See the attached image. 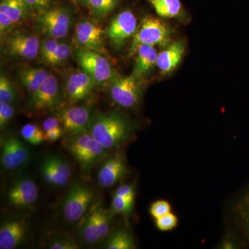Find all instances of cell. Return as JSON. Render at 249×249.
Listing matches in <instances>:
<instances>
[{"instance_id":"obj_2","label":"cell","mask_w":249,"mask_h":249,"mask_svg":"<svg viewBox=\"0 0 249 249\" xmlns=\"http://www.w3.org/2000/svg\"><path fill=\"white\" fill-rule=\"evenodd\" d=\"M62 143L85 172L102 160L107 151L89 132L67 137Z\"/></svg>"},{"instance_id":"obj_1","label":"cell","mask_w":249,"mask_h":249,"mask_svg":"<svg viewBox=\"0 0 249 249\" xmlns=\"http://www.w3.org/2000/svg\"><path fill=\"white\" fill-rule=\"evenodd\" d=\"M129 123L119 113L95 114L91 118L89 132L107 150H114L125 142L130 133Z\"/></svg>"},{"instance_id":"obj_3","label":"cell","mask_w":249,"mask_h":249,"mask_svg":"<svg viewBox=\"0 0 249 249\" xmlns=\"http://www.w3.org/2000/svg\"><path fill=\"white\" fill-rule=\"evenodd\" d=\"M172 39V31L160 19L151 16H146L142 19L132 37L129 50V56L136 53L141 45L160 46L165 47L170 45Z\"/></svg>"},{"instance_id":"obj_5","label":"cell","mask_w":249,"mask_h":249,"mask_svg":"<svg viewBox=\"0 0 249 249\" xmlns=\"http://www.w3.org/2000/svg\"><path fill=\"white\" fill-rule=\"evenodd\" d=\"M109 84L110 96L116 104L127 109L137 106L142 96L141 79L132 74L129 76L117 74Z\"/></svg>"},{"instance_id":"obj_28","label":"cell","mask_w":249,"mask_h":249,"mask_svg":"<svg viewBox=\"0 0 249 249\" xmlns=\"http://www.w3.org/2000/svg\"><path fill=\"white\" fill-rule=\"evenodd\" d=\"M93 211L99 233L100 241H102L105 240L109 234L110 229V214L102 208H97Z\"/></svg>"},{"instance_id":"obj_36","label":"cell","mask_w":249,"mask_h":249,"mask_svg":"<svg viewBox=\"0 0 249 249\" xmlns=\"http://www.w3.org/2000/svg\"><path fill=\"white\" fill-rule=\"evenodd\" d=\"M15 114L14 107L10 103L0 102V127H4Z\"/></svg>"},{"instance_id":"obj_32","label":"cell","mask_w":249,"mask_h":249,"mask_svg":"<svg viewBox=\"0 0 249 249\" xmlns=\"http://www.w3.org/2000/svg\"><path fill=\"white\" fill-rule=\"evenodd\" d=\"M47 247L50 249H78L79 247L71 237L60 235L49 241Z\"/></svg>"},{"instance_id":"obj_11","label":"cell","mask_w":249,"mask_h":249,"mask_svg":"<svg viewBox=\"0 0 249 249\" xmlns=\"http://www.w3.org/2000/svg\"><path fill=\"white\" fill-rule=\"evenodd\" d=\"M3 47L4 53L10 56L33 60L40 53V40L29 34H14L5 39Z\"/></svg>"},{"instance_id":"obj_37","label":"cell","mask_w":249,"mask_h":249,"mask_svg":"<svg viewBox=\"0 0 249 249\" xmlns=\"http://www.w3.org/2000/svg\"><path fill=\"white\" fill-rule=\"evenodd\" d=\"M60 42L56 39L49 38L48 40L44 41L40 49V55L44 61L45 62L47 58L55 52Z\"/></svg>"},{"instance_id":"obj_31","label":"cell","mask_w":249,"mask_h":249,"mask_svg":"<svg viewBox=\"0 0 249 249\" xmlns=\"http://www.w3.org/2000/svg\"><path fill=\"white\" fill-rule=\"evenodd\" d=\"M71 53V48L68 44L60 42L58 47L46 60V63L51 65H57L65 62Z\"/></svg>"},{"instance_id":"obj_38","label":"cell","mask_w":249,"mask_h":249,"mask_svg":"<svg viewBox=\"0 0 249 249\" xmlns=\"http://www.w3.org/2000/svg\"><path fill=\"white\" fill-rule=\"evenodd\" d=\"M16 23L9 16L0 11V31L1 34H8L12 31Z\"/></svg>"},{"instance_id":"obj_29","label":"cell","mask_w":249,"mask_h":249,"mask_svg":"<svg viewBox=\"0 0 249 249\" xmlns=\"http://www.w3.org/2000/svg\"><path fill=\"white\" fill-rule=\"evenodd\" d=\"M235 213L246 235L249 239V193L235 206Z\"/></svg>"},{"instance_id":"obj_21","label":"cell","mask_w":249,"mask_h":249,"mask_svg":"<svg viewBox=\"0 0 249 249\" xmlns=\"http://www.w3.org/2000/svg\"><path fill=\"white\" fill-rule=\"evenodd\" d=\"M50 73L41 67H29L23 69L18 73V77L23 88L29 92L36 91L49 78Z\"/></svg>"},{"instance_id":"obj_42","label":"cell","mask_w":249,"mask_h":249,"mask_svg":"<svg viewBox=\"0 0 249 249\" xmlns=\"http://www.w3.org/2000/svg\"><path fill=\"white\" fill-rule=\"evenodd\" d=\"M64 134L63 129L62 127L52 129V130L48 131L45 132V141L47 142H55L58 140Z\"/></svg>"},{"instance_id":"obj_33","label":"cell","mask_w":249,"mask_h":249,"mask_svg":"<svg viewBox=\"0 0 249 249\" xmlns=\"http://www.w3.org/2000/svg\"><path fill=\"white\" fill-rule=\"evenodd\" d=\"M134 201L114 196L111 201V209L113 213L118 214H128L133 208Z\"/></svg>"},{"instance_id":"obj_16","label":"cell","mask_w":249,"mask_h":249,"mask_svg":"<svg viewBox=\"0 0 249 249\" xmlns=\"http://www.w3.org/2000/svg\"><path fill=\"white\" fill-rule=\"evenodd\" d=\"M94 80L83 70L73 71L67 78L65 91L72 102L83 101L89 96L96 86Z\"/></svg>"},{"instance_id":"obj_34","label":"cell","mask_w":249,"mask_h":249,"mask_svg":"<svg viewBox=\"0 0 249 249\" xmlns=\"http://www.w3.org/2000/svg\"><path fill=\"white\" fill-rule=\"evenodd\" d=\"M155 222L157 229L160 231H169L178 225V218L175 214L170 212L158 219H156Z\"/></svg>"},{"instance_id":"obj_6","label":"cell","mask_w":249,"mask_h":249,"mask_svg":"<svg viewBox=\"0 0 249 249\" xmlns=\"http://www.w3.org/2000/svg\"><path fill=\"white\" fill-rule=\"evenodd\" d=\"M94 193L91 188L79 183H73L62 204V215L69 222L80 220L92 201Z\"/></svg>"},{"instance_id":"obj_20","label":"cell","mask_w":249,"mask_h":249,"mask_svg":"<svg viewBox=\"0 0 249 249\" xmlns=\"http://www.w3.org/2000/svg\"><path fill=\"white\" fill-rule=\"evenodd\" d=\"M135 54H137V60L132 74L142 79L157 66L159 54L155 47L146 45L139 46Z\"/></svg>"},{"instance_id":"obj_40","label":"cell","mask_w":249,"mask_h":249,"mask_svg":"<svg viewBox=\"0 0 249 249\" xmlns=\"http://www.w3.org/2000/svg\"><path fill=\"white\" fill-rule=\"evenodd\" d=\"M114 196H121L124 199L134 201V196H135L134 187L132 185H122L116 190Z\"/></svg>"},{"instance_id":"obj_8","label":"cell","mask_w":249,"mask_h":249,"mask_svg":"<svg viewBox=\"0 0 249 249\" xmlns=\"http://www.w3.org/2000/svg\"><path fill=\"white\" fill-rule=\"evenodd\" d=\"M67 137L89 131L91 118L90 108L86 106H74L62 108L55 113Z\"/></svg>"},{"instance_id":"obj_25","label":"cell","mask_w":249,"mask_h":249,"mask_svg":"<svg viewBox=\"0 0 249 249\" xmlns=\"http://www.w3.org/2000/svg\"><path fill=\"white\" fill-rule=\"evenodd\" d=\"M120 0H90L88 7L96 19H103L115 9Z\"/></svg>"},{"instance_id":"obj_4","label":"cell","mask_w":249,"mask_h":249,"mask_svg":"<svg viewBox=\"0 0 249 249\" xmlns=\"http://www.w3.org/2000/svg\"><path fill=\"white\" fill-rule=\"evenodd\" d=\"M75 56L81 70L89 75L96 85L109 83L117 75L104 54L100 52L80 47Z\"/></svg>"},{"instance_id":"obj_24","label":"cell","mask_w":249,"mask_h":249,"mask_svg":"<svg viewBox=\"0 0 249 249\" xmlns=\"http://www.w3.org/2000/svg\"><path fill=\"white\" fill-rule=\"evenodd\" d=\"M107 249H132L135 248L132 236L124 229H118L111 234L106 245Z\"/></svg>"},{"instance_id":"obj_13","label":"cell","mask_w":249,"mask_h":249,"mask_svg":"<svg viewBox=\"0 0 249 249\" xmlns=\"http://www.w3.org/2000/svg\"><path fill=\"white\" fill-rule=\"evenodd\" d=\"M1 164L4 169L13 171L19 169L29 160V152L17 137L10 136L1 142Z\"/></svg>"},{"instance_id":"obj_41","label":"cell","mask_w":249,"mask_h":249,"mask_svg":"<svg viewBox=\"0 0 249 249\" xmlns=\"http://www.w3.org/2000/svg\"><path fill=\"white\" fill-rule=\"evenodd\" d=\"M42 127H43L44 132H48V131L52 130V129L62 127V124H60V121L58 118L55 116L52 117H49L43 121L42 124Z\"/></svg>"},{"instance_id":"obj_27","label":"cell","mask_w":249,"mask_h":249,"mask_svg":"<svg viewBox=\"0 0 249 249\" xmlns=\"http://www.w3.org/2000/svg\"><path fill=\"white\" fill-rule=\"evenodd\" d=\"M21 136L33 145H38L45 142V132L35 124H24L21 128Z\"/></svg>"},{"instance_id":"obj_39","label":"cell","mask_w":249,"mask_h":249,"mask_svg":"<svg viewBox=\"0 0 249 249\" xmlns=\"http://www.w3.org/2000/svg\"><path fill=\"white\" fill-rule=\"evenodd\" d=\"M26 4L29 6L31 11L42 12L48 9L50 6L52 0H24Z\"/></svg>"},{"instance_id":"obj_14","label":"cell","mask_w":249,"mask_h":249,"mask_svg":"<svg viewBox=\"0 0 249 249\" xmlns=\"http://www.w3.org/2000/svg\"><path fill=\"white\" fill-rule=\"evenodd\" d=\"M75 36L80 47L96 51L103 54L107 53L105 45L106 30L91 21H80L77 24Z\"/></svg>"},{"instance_id":"obj_9","label":"cell","mask_w":249,"mask_h":249,"mask_svg":"<svg viewBox=\"0 0 249 249\" xmlns=\"http://www.w3.org/2000/svg\"><path fill=\"white\" fill-rule=\"evenodd\" d=\"M137 20L130 10H124L111 19L106 29V37L111 45L116 49H120L130 37H133L137 30Z\"/></svg>"},{"instance_id":"obj_30","label":"cell","mask_w":249,"mask_h":249,"mask_svg":"<svg viewBox=\"0 0 249 249\" xmlns=\"http://www.w3.org/2000/svg\"><path fill=\"white\" fill-rule=\"evenodd\" d=\"M17 98V92L12 82L4 74L0 76V102L14 103Z\"/></svg>"},{"instance_id":"obj_43","label":"cell","mask_w":249,"mask_h":249,"mask_svg":"<svg viewBox=\"0 0 249 249\" xmlns=\"http://www.w3.org/2000/svg\"><path fill=\"white\" fill-rule=\"evenodd\" d=\"M76 1H79L81 4L86 5V6H88L90 0H76Z\"/></svg>"},{"instance_id":"obj_26","label":"cell","mask_w":249,"mask_h":249,"mask_svg":"<svg viewBox=\"0 0 249 249\" xmlns=\"http://www.w3.org/2000/svg\"><path fill=\"white\" fill-rule=\"evenodd\" d=\"M82 237H83V240L88 245H95V244L101 242L97 224H96V217H95L94 211H93L92 213L89 214L83 225V229H82Z\"/></svg>"},{"instance_id":"obj_19","label":"cell","mask_w":249,"mask_h":249,"mask_svg":"<svg viewBox=\"0 0 249 249\" xmlns=\"http://www.w3.org/2000/svg\"><path fill=\"white\" fill-rule=\"evenodd\" d=\"M185 52V44L182 40L176 41L165 47L157 58V66L163 74L173 71L181 62Z\"/></svg>"},{"instance_id":"obj_17","label":"cell","mask_w":249,"mask_h":249,"mask_svg":"<svg viewBox=\"0 0 249 249\" xmlns=\"http://www.w3.org/2000/svg\"><path fill=\"white\" fill-rule=\"evenodd\" d=\"M27 227L19 219H9L1 224L0 227V249H14L25 240Z\"/></svg>"},{"instance_id":"obj_12","label":"cell","mask_w":249,"mask_h":249,"mask_svg":"<svg viewBox=\"0 0 249 249\" xmlns=\"http://www.w3.org/2000/svg\"><path fill=\"white\" fill-rule=\"evenodd\" d=\"M38 196V187L34 179L29 178H18L11 184L6 193L8 202L17 208L32 206Z\"/></svg>"},{"instance_id":"obj_35","label":"cell","mask_w":249,"mask_h":249,"mask_svg":"<svg viewBox=\"0 0 249 249\" xmlns=\"http://www.w3.org/2000/svg\"><path fill=\"white\" fill-rule=\"evenodd\" d=\"M170 211H171V206L168 201L165 200L155 201L150 206V214L155 219L169 213Z\"/></svg>"},{"instance_id":"obj_18","label":"cell","mask_w":249,"mask_h":249,"mask_svg":"<svg viewBox=\"0 0 249 249\" xmlns=\"http://www.w3.org/2000/svg\"><path fill=\"white\" fill-rule=\"evenodd\" d=\"M127 168L123 156L117 154L109 157L98 173V182L103 188L114 186L126 173Z\"/></svg>"},{"instance_id":"obj_10","label":"cell","mask_w":249,"mask_h":249,"mask_svg":"<svg viewBox=\"0 0 249 249\" xmlns=\"http://www.w3.org/2000/svg\"><path fill=\"white\" fill-rule=\"evenodd\" d=\"M60 101V88L58 79L53 74L40 88L31 93L28 108L31 111H42L53 109Z\"/></svg>"},{"instance_id":"obj_7","label":"cell","mask_w":249,"mask_h":249,"mask_svg":"<svg viewBox=\"0 0 249 249\" xmlns=\"http://www.w3.org/2000/svg\"><path fill=\"white\" fill-rule=\"evenodd\" d=\"M39 27L49 38H63L68 34L71 24L70 11L63 7L48 8L40 14Z\"/></svg>"},{"instance_id":"obj_15","label":"cell","mask_w":249,"mask_h":249,"mask_svg":"<svg viewBox=\"0 0 249 249\" xmlns=\"http://www.w3.org/2000/svg\"><path fill=\"white\" fill-rule=\"evenodd\" d=\"M42 178L46 182L55 187H65L71 177V167L56 156H48L41 166Z\"/></svg>"},{"instance_id":"obj_23","label":"cell","mask_w":249,"mask_h":249,"mask_svg":"<svg viewBox=\"0 0 249 249\" xmlns=\"http://www.w3.org/2000/svg\"><path fill=\"white\" fill-rule=\"evenodd\" d=\"M153 6L157 14L161 18L179 17L183 14L180 0H146Z\"/></svg>"},{"instance_id":"obj_22","label":"cell","mask_w":249,"mask_h":249,"mask_svg":"<svg viewBox=\"0 0 249 249\" xmlns=\"http://www.w3.org/2000/svg\"><path fill=\"white\" fill-rule=\"evenodd\" d=\"M0 11L9 16L16 24L25 20L33 12L24 0H1Z\"/></svg>"}]
</instances>
